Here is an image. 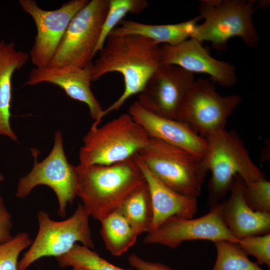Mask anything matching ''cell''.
<instances>
[{
  "label": "cell",
  "instance_id": "9",
  "mask_svg": "<svg viewBox=\"0 0 270 270\" xmlns=\"http://www.w3.org/2000/svg\"><path fill=\"white\" fill-rule=\"evenodd\" d=\"M242 100L236 94L222 96L207 80H196L176 120L205 138L225 128L228 117Z\"/></svg>",
  "mask_w": 270,
  "mask_h": 270
},
{
  "label": "cell",
  "instance_id": "6",
  "mask_svg": "<svg viewBox=\"0 0 270 270\" xmlns=\"http://www.w3.org/2000/svg\"><path fill=\"white\" fill-rule=\"evenodd\" d=\"M138 155L164 184L182 194L199 196L208 171L204 158L152 138Z\"/></svg>",
  "mask_w": 270,
  "mask_h": 270
},
{
  "label": "cell",
  "instance_id": "27",
  "mask_svg": "<svg viewBox=\"0 0 270 270\" xmlns=\"http://www.w3.org/2000/svg\"><path fill=\"white\" fill-rule=\"evenodd\" d=\"M244 196L253 210L270 214V182L266 178L246 184Z\"/></svg>",
  "mask_w": 270,
  "mask_h": 270
},
{
  "label": "cell",
  "instance_id": "24",
  "mask_svg": "<svg viewBox=\"0 0 270 270\" xmlns=\"http://www.w3.org/2000/svg\"><path fill=\"white\" fill-rule=\"evenodd\" d=\"M56 258L62 268L71 266L88 270H131L114 265L88 247L77 243L68 252Z\"/></svg>",
  "mask_w": 270,
  "mask_h": 270
},
{
  "label": "cell",
  "instance_id": "30",
  "mask_svg": "<svg viewBox=\"0 0 270 270\" xmlns=\"http://www.w3.org/2000/svg\"><path fill=\"white\" fill-rule=\"evenodd\" d=\"M128 262L131 266L137 270H174L164 264L146 260L134 254L130 255Z\"/></svg>",
  "mask_w": 270,
  "mask_h": 270
},
{
  "label": "cell",
  "instance_id": "1",
  "mask_svg": "<svg viewBox=\"0 0 270 270\" xmlns=\"http://www.w3.org/2000/svg\"><path fill=\"white\" fill-rule=\"evenodd\" d=\"M100 52L92 66V81L109 72H118L124 83L122 94L104 110L103 118L120 108L130 96L140 94L162 63L160 46L138 35L108 36Z\"/></svg>",
  "mask_w": 270,
  "mask_h": 270
},
{
  "label": "cell",
  "instance_id": "18",
  "mask_svg": "<svg viewBox=\"0 0 270 270\" xmlns=\"http://www.w3.org/2000/svg\"><path fill=\"white\" fill-rule=\"evenodd\" d=\"M134 158L144 174L151 198L153 216L148 232L155 230L167 219L173 216L192 218L198 210L197 198L172 190L148 169L138 154Z\"/></svg>",
  "mask_w": 270,
  "mask_h": 270
},
{
  "label": "cell",
  "instance_id": "29",
  "mask_svg": "<svg viewBox=\"0 0 270 270\" xmlns=\"http://www.w3.org/2000/svg\"><path fill=\"white\" fill-rule=\"evenodd\" d=\"M12 227V216L8 210L4 200L0 196V244L10 240Z\"/></svg>",
  "mask_w": 270,
  "mask_h": 270
},
{
  "label": "cell",
  "instance_id": "10",
  "mask_svg": "<svg viewBox=\"0 0 270 270\" xmlns=\"http://www.w3.org/2000/svg\"><path fill=\"white\" fill-rule=\"evenodd\" d=\"M39 185H46L54 192L58 202V214L64 218L68 206L76 196L77 176L76 166L68 162L65 155L60 131L56 132L48 156L40 162L36 160L31 171L19 180L16 196L24 198Z\"/></svg>",
  "mask_w": 270,
  "mask_h": 270
},
{
  "label": "cell",
  "instance_id": "3",
  "mask_svg": "<svg viewBox=\"0 0 270 270\" xmlns=\"http://www.w3.org/2000/svg\"><path fill=\"white\" fill-rule=\"evenodd\" d=\"M204 138L207 150L204 160L212 174L208 185L211 206L220 202L230 192L236 176H240L246 184L266 178L236 132L224 128Z\"/></svg>",
  "mask_w": 270,
  "mask_h": 270
},
{
  "label": "cell",
  "instance_id": "15",
  "mask_svg": "<svg viewBox=\"0 0 270 270\" xmlns=\"http://www.w3.org/2000/svg\"><path fill=\"white\" fill-rule=\"evenodd\" d=\"M92 64V62L84 68L35 67L30 71L25 84L48 82L60 86L70 98L87 105L94 120L91 127H96L102 118L104 110L90 89Z\"/></svg>",
  "mask_w": 270,
  "mask_h": 270
},
{
  "label": "cell",
  "instance_id": "17",
  "mask_svg": "<svg viewBox=\"0 0 270 270\" xmlns=\"http://www.w3.org/2000/svg\"><path fill=\"white\" fill-rule=\"evenodd\" d=\"M246 185L240 176H236L229 197L218 204L224 224L238 240L270 233V214L255 212L249 207L245 200Z\"/></svg>",
  "mask_w": 270,
  "mask_h": 270
},
{
  "label": "cell",
  "instance_id": "23",
  "mask_svg": "<svg viewBox=\"0 0 270 270\" xmlns=\"http://www.w3.org/2000/svg\"><path fill=\"white\" fill-rule=\"evenodd\" d=\"M214 244L216 257L211 270H266L251 261L237 244L228 240L217 241Z\"/></svg>",
  "mask_w": 270,
  "mask_h": 270
},
{
  "label": "cell",
  "instance_id": "28",
  "mask_svg": "<svg viewBox=\"0 0 270 270\" xmlns=\"http://www.w3.org/2000/svg\"><path fill=\"white\" fill-rule=\"evenodd\" d=\"M237 244L248 255L254 257L258 264H266L270 269V233L244 238Z\"/></svg>",
  "mask_w": 270,
  "mask_h": 270
},
{
  "label": "cell",
  "instance_id": "16",
  "mask_svg": "<svg viewBox=\"0 0 270 270\" xmlns=\"http://www.w3.org/2000/svg\"><path fill=\"white\" fill-rule=\"evenodd\" d=\"M128 113L150 138L158 139L199 158H204L207 150L206 139L183 123L154 114L142 108L138 101L130 106Z\"/></svg>",
  "mask_w": 270,
  "mask_h": 270
},
{
  "label": "cell",
  "instance_id": "7",
  "mask_svg": "<svg viewBox=\"0 0 270 270\" xmlns=\"http://www.w3.org/2000/svg\"><path fill=\"white\" fill-rule=\"evenodd\" d=\"M90 216L80 203L70 217L62 221L52 220L44 211L38 212V234L28 250L18 262V270H26L32 263L42 258H56L64 254L78 242L94 248V245L89 226Z\"/></svg>",
  "mask_w": 270,
  "mask_h": 270
},
{
  "label": "cell",
  "instance_id": "13",
  "mask_svg": "<svg viewBox=\"0 0 270 270\" xmlns=\"http://www.w3.org/2000/svg\"><path fill=\"white\" fill-rule=\"evenodd\" d=\"M218 204L212 205L210 211L196 218L173 216L167 219L155 230L147 233L146 244H160L176 248L186 241L206 240L214 242L238 240L229 231L221 216Z\"/></svg>",
  "mask_w": 270,
  "mask_h": 270
},
{
  "label": "cell",
  "instance_id": "31",
  "mask_svg": "<svg viewBox=\"0 0 270 270\" xmlns=\"http://www.w3.org/2000/svg\"><path fill=\"white\" fill-rule=\"evenodd\" d=\"M74 268V270H88V269H86V268H81V267H75V268Z\"/></svg>",
  "mask_w": 270,
  "mask_h": 270
},
{
  "label": "cell",
  "instance_id": "14",
  "mask_svg": "<svg viewBox=\"0 0 270 270\" xmlns=\"http://www.w3.org/2000/svg\"><path fill=\"white\" fill-rule=\"evenodd\" d=\"M162 64L178 66L188 72L205 74L223 87H230L237 82L235 66L212 57L202 42L190 38L174 45L160 46Z\"/></svg>",
  "mask_w": 270,
  "mask_h": 270
},
{
  "label": "cell",
  "instance_id": "32",
  "mask_svg": "<svg viewBox=\"0 0 270 270\" xmlns=\"http://www.w3.org/2000/svg\"><path fill=\"white\" fill-rule=\"evenodd\" d=\"M4 180V177L2 174L0 173V182L3 181Z\"/></svg>",
  "mask_w": 270,
  "mask_h": 270
},
{
  "label": "cell",
  "instance_id": "22",
  "mask_svg": "<svg viewBox=\"0 0 270 270\" xmlns=\"http://www.w3.org/2000/svg\"><path fill=\"white\" fill-rule=\"evenodd\" d=\"M118 210L139 234L150 232L153 210L146 182L126 200Z\"/></svg>",
  "mask_w": 270,
  "mask_h": 270
},
{
  "label": "cell",
  "instance_id": "21",
  "mask_svg": "<svg viewBox=\"0 0 270 270\" xmlns=\"http://www.w3.org/2000/svg\"><path fill=\"white\" fill-rule=\"evenodd\" d=\"M100 222V232L106 248L114 256L126 252L140 235L118 210Z\"/></svg>",
  "mask_w": 270,
  "mask_h": 270
},
{
  "label": "cell",
  "instance_id": "4",
  "mask_svg": "<svg viewBox=\"0 0 270 270\" xmlns=\"http://www.w3.org/2000/svg\"><path fill=\"white\" fill-rule=\"evenodd\" d=\"M254 0H204L199 6L198 24L191 38L210 42L217 50L226 49L228 42L238 37L248 47H256L259 36L253 23Z\"/></svg>",
  "mask_w": 270,
  "mask_h": 270
},
{
  "label": "cell",
  "instance_id": "25",
  "mask_svg": "<svg viewBox=\"0 0 270 270\" xmlns=\"http://www.w3.org/2000/svg\"><path fill=\"white\" fill-rule=\"evenodd\" d=\"M148 6L146 0H109L108 12L94 51L95 54L102 48L110 32L128 14H138Z\"/></svg>",
  "mask_w": 270,
  "mask_h": 270
},
{
  "label": "cell",
  "instance_id": "20",
  "mask_svg": "<svg viewBox=\"0 0 270 270\" xmlns=\"http://www.w3.org/2000/svg\"><path fill=\"white\" fill-rule=\"evenodd\" d=\"M198 15L192 19L174 24H152L130 20H122L108 36L135 34L148 38L158 44L174 45L190 38L194 34Z\"/></svg>",
  "mask_w": 270,
  "mask_h": 270
},
{
  "label": "cell",
  "instance_id": "19",
  "mask_svg": "<svg viewBox=\"0 0 270 270\" xmlns=\"http://www.w3.org/2000/svg\"><path fill=\"white\" fill-rule=\"evenodd\" d=\"M29 58L28 53L16 50L13 42L0 41V135L14 141H17V136L10 124L12 78L14 71L21 69Z\"/></svg>",
  "mask_w": 270,
  "mask_h": 270
},
{
  "label": "cell",
  "instance_id": "26",
  "mask_svg": "<svg viewBox=\"0 0 270 270\" xmlns=\"http://www.w3.org/2000/svg\"><path fill=\"white\" fill-rule=\"evenodd\" d=\"M32 240L26 232L16 234L9 240L0 244V270H18V258Z\"/></svg>",
  "mask_w": 270,
  "mask_h": 270
},
{
  "label": "cell",
  "instance_id": "11",
  "mask_svg": "<svg viewBox=\"0 0 270 270\" xmlns=\"http://www.w3.org/2000/svg\"><path fill=\"white\" fill-rule=\"evenodd\" d=\"M195 80L194 74L162 64L147 81L138 102L154 114L176 120Z\"/></svg>",
  "mask_w": 270,
  "mask_h": 270
},
{
  "label": "cell",
  "instance_id": "12",
  "mask_svg": "<svg viewBox=\"0 0 270 270\" xmlns=\"http://www.w3.org/2000/svg\"><path fill=\"white\" fill-rule=\"evenodd\" d=\"M88 0H70L54 10L41 8L34 0H20L22 10L31 16L36 28L29 54L36 67H46L73 17Z\"/></svg>",
  "mask_w": 270,
  "mask_h": 270
},
{
  "label": "cell",
  "instance_id": "5",
  "mask_svg": "<svg viewBox=\"0 0 270 270\" xmlns=\"http://www.w3.org/2000/svg\"><path fill=\"white\" fill-rule=\"evenodd\" d=\"M150 137L129 113L123 114L102 126L90 127L79 151L80 164L110 165L138 154Z\"/></svg>",
  "mask_w": 270,
  "mask_h": 270
},
{
  "label": "cell",
  "instance_id": "2",
  "mask_svg": "<svg viewBox=\"0 0 270 270\" xmlns=\"http://www.w3.org/2000/svg\"><path fill=\"white\" fill-rule=\"evenodd\" d=\"M76 168V196L90 216L99 221L118 210L146 182L134 156L110 165L79 164Z\"/></svg>",
  "mask_w": 270,
  "mask_h": 270
},
{
  "label": "cell",
  "instance_id": "8",
  "mask_svg": "<svg viewBox=\"0 0 270 270\" xmlns=\"http://www.w3.org/2000/svg\"><path fill=\"white\" fill-rule=\"evenodd\" d=\"M109 0H92L70 22L46 67L84 68L92 62Z\"/></svg>",
  "mask_w": 270,
  "mask_h": 270
}]
</instances>
